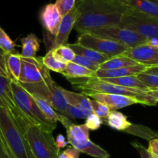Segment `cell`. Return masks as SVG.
Masks as SVG:
<instances>
[{"label": "cell", "instance_id": "cell-2", "mask_svg": "<svg viewBox=\"0 0 158 158\" xmlns=\"http://www.w3.org/2000/svg\"><path fill=\"white\" fill-rule=\"evenodd\" d=\"M12 113L23 136L27 140L34 158H57L60 154L52 132L43 130L31 121L19 108Z\"/></svg>", "mask_w": 158, "mask_h": 158}, {"label": "cell", "instance_id": "cell-17", "mask_svg": "<svg viewBox=\"0 0 158 158\" xmlns=\"http://www.w3.org/2000/svg\"><path fill=\"white\" fill-rule=\"evenodd\" d=\"M61 91L65 100L68 104L73 105V106L79 108L87 116L91 114H94L90 100L88 98V97L83 94H77V93L67 90L63 87H61Z\"/></svg>", "mask_w": 158, "mask_h": 158}, {"label": "cell", "instance_id": "cell-5", "mask_svg": "<svg viewBox=\"0 0 158 158\" xmlns=\"http://www.w3.org/2000/svg\"><path fill=\"white\" fill-rule=\"evenodd\" d=\"M11 87L17 107L34 123L43 130L53 132L56 124L51 123L43 114L29 93L23 89L18 82L11 80Z\"/></svg>", "mask_w": 158, "mask_h": 158}, {"label": "cell", "instance_id": "cell-20", "mask_svg": "<svg viewBox=\"0 0 158 158\" xmlns=\"http://www.w3.org/2000/svg\"><path fill=\"white\" fill-rule=\"evenodd\" d=\"M68 45H69V46L73 51L76 55L80 56L83 57V58L86 59L89 61L97 63L99 65L102 64L103 63L106 62L108 59H110L109 57L103 55V54L100 53V52H97V51L94 50L92 49H89V48L80 46L77 43Z\"/></svg>", "mask_w": 158, "mask_h": 158}, {"label": "cell", "instance_id": "cell-40", "mask_svg": "<svg viewBox=\"0 0 158 158\" xmlns=\"http://www.w3.org/2000/svg\"><path fill=\"white\" fill-rule=\"evenodd\" d=\"M80 152L73 147L66 148L64 151L60 153L57 158H79Z\"/></svg>", "mask_w": 158, "mask_h": 158}, {"label": "cell", "instance_id": "cell-23", "mask_svg": "<svg viewBox=\"0 0 158 158\" xmlns=\"http://www.w3.org/2000/svg\"><path fill=\"white\" fill-rule=\"evenodd\" d=\"M102 80L113 84L119 85V86H124L127 88L131 89H140V90L148 91L150 90L148 86L140 81L137 76H129V77H118V78H105L101 79Z\"/></svg>", "mask_w": 158, "mask_h": 158}, {"label": "cell", "instance_id": "cell-47", "mask_svg": "<svg viewBox=\"0 0 158 158\" xmlns=\"http://www.w3.org/2000/svg\"><path fill=\"white\" fill-rule=\"evenodd\" d=\"M148 44L150 45V46H153V47L158 48V39L153 38V39H151V40H148Z\"/></svg>", "mask_w": 158, "mask_h": 158}, {"label": "cell", "instance_id": "cell-18", "mask_svg": "<svg viewBox=\"0 0 158 158\" xmlns=\"http://www.w3.org/2000/svg\"><path fill=\"white\" fill-rule=\"evenodd\" d=\"M71 147L78 150L80 153H84L91 157L97 158H109L110 154L107 151H105L99 145L96 144L94 142L91 141L90 139L87 140H84L80 143L71 142L69 143Z\"/></svg>", "mask_w": 158, "mask_h": 158}, {"label": "cell", "instance_id": "cell-16", "mask_svg": "<svg viewBox=\"0 0 158 158\" xmlns=\"http://www.w3.org/2000/svg\"><path fill=\"white\" fill-rule=\"evenodd\" d=\"M11 79L0 75V107L13 112L17 109L11 87Z\"/></svg>", "mask_w": 158, "mask_h": 158}, {"label": "cell", "instance_id": "cell-22", "mask_svg": "<svg viewBox=\"0 0 158 158\" xmlns=\"http://www.w3.org/2000/svg\"><path fill=\"white\" fill-rule=\"evenodd\" d=\"M22 52L20 56L23 58L36 57L37 52L40 50V40L33 33H30L27 36L21 39Z\"/></svg>", "mask_w": 158, "mask_h": 158}, {"label": "cell", "instance_id": "cell-4", "mask_svg": "<svg viewBox=\"0 0 158 158\" xmlns=\"http://www.w3.org/2000/svg\"><path fill=\"white\" fill-rule=\"evenodd\" d=\"M0 131L15 158H34L27 140L12 113L0 107Z\"/></svg>", "mask_w": 158, "mask_h": 158}, {"label": "cell", "instance_id": "cell-31", "mask_svg": "<svg viewBox=\"0 0 158 158\" xmlns=\"http://www.w3.org/2000/svg\"><path fill=\"white\" fill-rule=\"evenodd\" d=\"M52 50L56 59H57L59 61L63 62V63H65L73 62V60H74L76 56V54L71 49L68 43L66 45L58 46L55 49H52Z\"/></svg>", "mask_w": 158, "mask_h": 158}, {"label": "cell", "instance_id": "cell-28", "mask_svg": "<svg viewBox=\"0 0 158 158\" xmlns=\"http://www.w3.org/2000/svg\"><path fill=\"white\" fill-rule=\"evenodd\" d=\"M124 132L134 136H137V137H140L145 140H149V141L152 139L158 138L157 132L153 131L151 128L143 126V125L133 124L132 123L131 126L128 129H127Z\"/></svg>", "mask_w": 158, "mask_h": 158}, {"label": "cell", "instance_id": "cell-3", "mask_svg": "<svg viewBox=\"0 0 158 158\" xmlns=\"http://www.w3.org/2000/svg\"><path fill=\"white\" fill-rule=\"evenodd\" d=\"M76 89L81 91V94L89 97L91 94H108L126 96L138 100L140 104L156 106L157 101L148 94V91L127 88L119 85L107 83L97 77L68 80Z\"/></svg>", "mask_w": 158, "mask_h": 158}, {"label": "cell", "instance_id": "cell-9", "mask_svg": "<svg viewBox=\"0 0 158 158\" xmlns=\"http://www.w3.org/2000/svg\"><path fill=\"white\" fill-rule=\"evenodd\" d=\"M77 43L84 47L94 49L109 58L122 55L128 49L127 46L124 45L90 33L80 34Z\"/></svg>", "mask_w": 158, "mask_h": 158}, {"label": "cell", "instance_id": "cell-26", "mask_svg": "<svg viewBox=\"0 0 158 158\" xmlns=\"http://www.w3.org/2000/svg\"><path fill=\"white\" fill-rule=\"evenodd\" d=\"M21 56L18 52L7 54L6 67L9 77L12 80L18 82L21 73Z\"/></svg>", "mask_w": 158, "mask_h": 158}, {"label": "cell", "instance_id": "cell-46", "mask_svg": "<svg viewBox=\"0 0 158 158\" xmlns=\"http://www.w3.org/2000/svg\"><path fill=\"white\" fill-rule=\"evenodd\" d=\"M146 73L158 75V65H157V66H151V67H148V69L146 70Z\"/></svg>", "mask_w": 158, "mask_h": 158}, {"label": "cell", "instance_id": "cell-1", "mask_svg": "<svg viewBox=\"0 0 158 158\" xmlns=\"http://www.w3.org/2000/svg\"><path fill=\"white\" fill-rule=\"evenodd\" d=\"M78 16L74 28L80 34L94 29L119 26L128 7L118 0H77Z\"/></svg>", "mask_w": 158, "mask_h": 158}, {"label": "cell", "instance_id": "cell-43", "mask_svg": "<svg viewBox=\"0 0 158 158\" xmlns=\"http://www.w3.org/2000/svg\"><path fill=\"white\" fill-rule=\"evenodd\" d=\"M55 143H56V145L57 148H58V150H60V149H62V148H66L68 144V141H66L64 136L61 134L57 135L56 138L55 140Z\"/></svg>", "mask_w": 158, "mask_h": 158}, {"label": "cell", "instance_id": "cell-44", "mask_svg": "<svg viewBox=\"0 0 158 158\" xmlns=\"http://www.w3.org/2000/svg\"><path fill=\"white\" fill-rule=\"evenodd\" d=\"M6 57H7V53L0 48V67L8 74L7 67H6Z\"/></svg>", "mask_w": 158, "mask_h": 158}, {"label": "cell", "instance_id": "cell-12", "mask_svg": "<svg viewBox=\"0 0 158 158\" xmlns=\"http://www.w3.org/2000/svg\"><path fill=\"white\" fill-rule=\"evenodd\" d=\"M78 16V12H77V7L72 9L69 12L63 15L62 18V21L59 26L58 32L55 35L53 41L52 43L50 49H55L60 46L67 44L68 38L70 34L71 31L74 28L76 21Z\"/></svg>", "mask_w": 158, "mask_h": 158}, {"label": "cell", "instance_id": "cell-38", "mask_svg": "<svg viewBox=\"0 0 158 158\" xmlns=\"http://www.w3.org/2000/svg\"><path fill=\"white\" fill-rule=\"evenodd\" d=\"M65 117H71V118H79V119H84L86 120L87 115L84 112L80 110L79 108L73 106V105L68 104L65 110Z\"/></svg>", "mask_w": 158, "mask_h": 158}, {"label": "cell", "instance_id": "cell-36", "mask_svg": "<svg viewBox=\"0 0 158 158\" xmlns=\"http://www.w3.org/2000/svg\"><path fill=\"white\" fill-rule=\"evenodd\" d=\"M102 124H103V120L94 114H91L87 116L84 123L89 131H97L100 129Z\"/></svg>", "mask_w": 158, "mask_h": 158}, {"label": "cell", "instance_id": "cell-35", "mask_svg": "<svg viewBox=\"0 0 158 158\" xmlns=\"http://www.w3.org/2000/svg\"><path fill=\"white\" fill-rule=\"evenodd\" d=\"M76 3L77 0H56L55 5L60 15L63 16L75 8Z\"/></svg>", "mask_w": 158, "mask_h": 158}, {"label": "cell", "instance_id": "cell-39", "mask_svg": "<svg viewBox=\"0 0 158 158\" xmlns=\"http://www.w3.org/2000/svg\"><path fill=\"white\" fill-rule=\"evenodd\" d=\"M0 158H15L0 131Z\"/></svg>", "mask_w": 158, "mask_h": 158}, {"label": "cell", "instance_id": "cell-24", "mask_svg": "<svg viewBox=\"0 0 158 158\" xmlns=\"http://www.w3.org/2000/svg\"><path fill=\"white\" fill-rule=\"evenodd\" d=\"M103 123H106L112 129L123 132L132 124V123L128 120L127 116L117 110L111 111L107 118L103 120Z\"/></svg>", "mask_w": 158, "mask_h": 158}, {"label": "cell", "instance_id": "cell-10", "mask_svg": "<svg viewBox=\"0 0 158 158\" xmlns=\"http://www.w3.org/2000/svg\"><path fill=\"white\" fill-rule=\"evenodd\" d=\"M21 63L19 83H39L51 77L49 70L43 65L41 57L23 58L21 56Z\"/></svg>", "mask_w": 158, "mask_h": 158}, {"label": "cell", "instance_id": "cell-34", "mask_svg": "<svg viewBox=\"0 0 158 158\" xmlns=\"http://www.w3.org/2000/svg\"><path fill=\"white\" fill-rule=\"evenodd\" d=\"M90 103L91 106H92L93 112H94V114H96L97 117L104 120L107 118L110 113L111 112V110L107 106L94 100H90Z\"/></svg>", "mask_w": 158, "mask_h": 158}, {"label": "cell", "instance_id": "cell-30", "mask_svg": "<svg viewBox=\"0 0 158 158\" xmlns=\"http://www.w3.org/2000/svg\"><path fill=\"white\" fill-rule=\"evenodd\" d=\"M32 97H33L34 100L35 101L36 104L41 110L42 112L43 113L46 118L51 122V123H54V124H57V122L59 121V114L56 112L55 110L46 101V100H43V99L40 98V97H36V96L31 94Z\"/></svg>", "mask_w": 158, "mask_h": 158}, {"label": "cell", "instance_id": "cell-48", "mask_svg": "<svg viewBox=\"0 0 158 158\" xmlns=\"http://www.w3.org/2000/svg\"><path fill=\"white\" fill-rule=\"evenodd\" d=\"M149 1L153 2L156 3V4H157V5H158V0H149Z\"/></svg>", "mask_w": 158, "mask_h": 158}, {"label": "cell", "instance_id": "cell-13", "mask_svg": "<svg viewBox=\"0 0 158 158\" xmlns=\"http://www.w3.org/2000/svg\"><path fill=\"white\" fill-rule=\"evenodd\" d=\"M93 100L103 103L110 108L111 111L117 110L126 106L134 104H140L138 100L126 96L108 94H95L89 96Z\"/></svg>", "mask_w": 158, "mask_h": 158}, {"label": "cell", "instance_id": "cell-33", "mask_svg": "<svg viewBox=\"0 0 158 158\" xmlns=\"http://www.w3.org/2000/svg\"><path fill=\"white\" fill-rule=\"evenodd\" d=\"M137 77L148 86L150 90L158 89V75L144 72L139 74Z\"/></svg>", "mask_w": 158, "mask_h": 158}, {"label": "cell", "instance_id": "cell-19", "mask_svg": "<svg viewBox=\"0 0 158 158\" xmlns=\"http://www.w3.org/2000/svg\"><path fill=\"white\" fill-rule=\"evenodd\" d=\"M130 9H135L158 19V5L149 0H122Z\"/></svg>", "mask_w": 158, "mask_h": 158}, {"label": "cell", "instance_id": "cell-49", "mask_svg": "<svg viewBox=\"0 0 158 158\" xmlns=\"http://www.w3.org/2000/svg\"><path fill=\"white\" fill-rule=\"evenodd\" d=\"M118 1H122V0H118Z\"/></svg>", "mask_w": 158, "mask_h": 158}, {"label": "cell", "instance_id": "cell-27", "mask_svg": "<svg viewBox=\"0 0 158 158\" xmlns=\"http://www.w3.org/2000/svg\"><path fill=\"white\" fill-rule=\"evenodd\" d=\"M137 65L139 64L129 57L125 56L123 55H120L108 59L106 62L100 65V69H119V68L137 66Z\"/></svg>", "mask_w": 158, "mask_h": 158}, {"label": "cell", "instance_id": "cell-45", "mask_svg": "<svg viewBox=\"0 0 158 158\" xmlns=\"http://www.w3.org/2000/svg\"><path fill=\"white\" fill-rule=\"evenodd\" d=\"M148 94L149 96H151L154 100H156L157 103H158V89H155V90H148Z\"/></svg>", "mask_w": 158, "mask_h": 158}, {"label": "cell", "instance_id": "cell-42", "mask_svg": "<svg viewBox=\"0 0 158 158\" xmlns=\"http://www.w3.org/2000/svg\"><path fill=\"white\" fill-rule=\"evenodd\" d=\"M148 151L154 158H158V138L150 140Z\"/></svg>", "mask_w": 158, "mask_h": 158}, {"label": "cell", "instance_id": "cell-29", "mask_svg": "<svg viewBox=\"0 0 158 158\" xmlns=\"http://www.w3.org/2000/svg\"><path fill=\"white\" fill-rule=\"evenodd\" d=\"M41 60L43 65L49 70H52L53 72L59 73H61L63 71H64L66 67V64H67V63L59 61L57 59H56L52 49H49L44 56L41 57Z\"/></svg>", "mask_w": 158, "mask_h": 158}, {"label": "cell", "instance_id": "cell-7", "mask_svg": "<svg viewBox=\"0 0 158 158\" xmlns=\"http://www.w3.org/2000/svg\"><path fill=\"white\" fill-rule=\"evenodd\" d=\"M119 26L131 29L147 40L158 39V19L135 9L128 8Z\"/></svg>", "mask_w": 158, "mask_h": 158}, {"label": "cell", "instance_id": "cell-15", "mask_svg": "<svg viewBox=\"0 0 158 158\" xmlns=\"http://www.w3.org/2000/svg\"><path fill=\"white\" fill-rule=\"evenodd\" d=\"M148 68V66L139 64L137 66L119 68L116 69H99L96 72V77L99 79H105L118 78V77H129V76H138L142 73L146 72Z\"/></svg>", "mask_w": 158, "mask_h": 158}, {"label": "cell", "instance_id": "cell-11", "mask_svg": "<svg viewBox=\"0 0 158 158\" xmlns=\"http://www.w3.org/2000/svg\"><path fill=\"white\" fill-rule=\"evenodd\" d=\"M122 55L129 57L138 64L148 67L158 65V48L153 47L148 43L128 48Z\"/></svg>", "mask_w": 158, "mask_h": 158}, {"label": "cell", "instance_id": "cell-8", "mask_svg": "<svg viewBox=\"0 0 158 158\" xmlns=\"http://www.w3.org/2000/svg\"><path fill=\"white\" fill-rule=\"evenodd\" d=\"M101 38L112 40L123 44L128 48L136 47L148 43V40L129 29L120 26H112L102 27L87 32Z\"/></svg>", "mask_w": 158, "mask_h": 158}, {"label": "cell", "instance_id": "cell-21", "mask_svg": "<svg viewBox=\"0 0 158 158\" xmlns=\"http://www.w3.org/2000/svg\"><path fill=\"white\" fill-rule=\"evenodd\" d=\"M67 80L71 79H82V78H92L96 77V73L93 72L90 69L80 66L78 64L70 62L66 64V69L61 73Z\"/></svg>", "mask_w": 158, "mask_h": 158}, {"label": "cell", "instance_id": "cell-32", "mask_svg": "<svg viewBox=\"0 0 158 158\" xmlns=\"http://www.w3.org/2000/svg\"><path fill=\"white\" fill-rule=\"evenodd\" d=\"M15 43L12 41L4 29L0 27V48L7 54L15 53Z\"/></svg>", "mask_w": 158, "mask_h": 158}, {"label": "cell", "instance_id": "cell-25", "mask_svg": "<svg viewBox=\"0 0 158 158\" xmlns=\"http://www.w3.org/2000/svg\"><path fill=\"white\" fill-rule=\"evenodd\" d=\"M66 130L68 143L71 142L80 143L84 140H89V130L84 124L77 125L73 123Z\"/></svg>", "mask_w": 158, "mask_h": 158}, {"label": "cell", "instance_id": "cell-6", "mask_svg": "<svg viewBox=\"0 0 158 158\" xmlns=\"http://www.w3.org/2000/svg\"><path fill=\"white\" fill-rule=\"evenodd\" d=\"M19 83L28 93L46 100L56 111L60 113V115L65 116V110L68 103L62 94L61 86L53 81L52 77L39 83Z\"/></svg>", "mask_w": 158, "mask_h": 158}, {"label": "cell", "instance_id": "cell-14", "mask_svg": "<svg viewBox=\"0 0 158 158\" xmlns=\"http://www.w3.org/2000/svg\"><path fill=\"white\" fill-rule=\"evenodd\" d=\"M62 18L63 16L59 12L55 3H49L45 6L40 12L42 25L46 31L54 36L58 32Z\"/></svg>", "mask_w": 158, "mask_h": 158}, {"label": "cell", "instance_id": "cell-41", "mask_svg": "<svg viewBox=\"0 0 158 158\" xmlns=\"http://www.w3.org/2000/svg\"><path fill=\"white\" fill-rule=\"evenodd\" d=\"M131 144H132V146L138 151L139 154H140V158H154L151 154H150L149 151H148V149H147L144 146H143L141 143H138V142L137 141H134L131 142Z\"/></svg>", "mask_w": 158, "mask_h": 158}, {"label": "cell", "instance_id": "cell-37", "mask_svg": "<svg viewBox=\"0 0 158 158\" xmlns=\"http://www.w3.org/2000/svg\"><path fill=\"white\" fill-rule=\"evenodd\" d=\"M73 63L80 65V66H83V67L85 68H87V69H90L93 72L95 73L100 69V65L99 64L94 63V62L92 61H89V60H86V59L83 58V57L78 55H76L75 58L73 60Z\"/></svg>", "mask_w": 158, "mask_h": 158}]
</instances>
